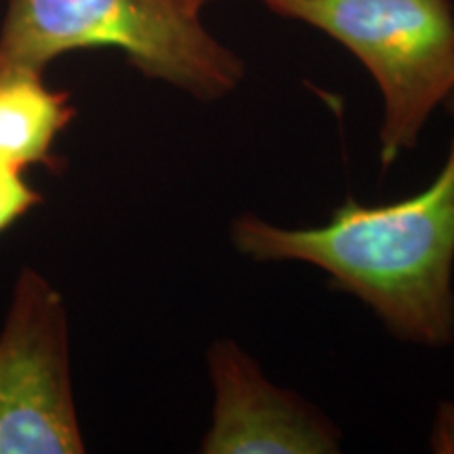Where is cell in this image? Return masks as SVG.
Here are the masks:
<instances>
[{
  "mask_svg": "<svg viewBox=\"0 0 454 454\" xmlns=\"http://www.w3.org/2000/svg\"><path fill=\"white\" fill-rule=\"evenodd\" d=\"M230 236L257 263L320 268L331 286L366 303L406 343L448 348L454 340V135L440 173L417 194L377 207L349 196L314 227L244 213Z\"/></svg>",
  "mask_w": 454,
  "mask_h": 454,
  "instance_id": "1",
  "label": "cell"
},
{
  "mask_svg": "<svg viewBox=\"0 0 454 454\" xmlns=\"http://www.w3.org/2000/svg\"><path fill=\"white\" fill-rule=\"evenodd\" d=\"M81 49H118L144 76L202 101L230 95L244 61L219 43L190 0H7L0 76L43 74Z\"/></svg>",
  "mask_w": 454,
  "mask_h": 454,
  "instance_id": "2",
  "label": "cell"
},
{
  "mask_svg": "<svg viewBox=\"0 0 454 454\" xmlns=\"http://www.w3.org/2000/svg\"><path fill=\"white\" fill-rule=\"evenodd\" d=\"M349 49L383 95L381 162L417 145L429 116L454 89L450 0H261Z\"/></svg>",
  "mask_w": 454,
  "mask_h": 454,
  "instance_id": "3",
  "label": "cell"
},
{
  "mask_svg": "<svg viewBox=\"0 0 454 454\" xmlns=\"http://www.w3.org/2000/svg\"><path fill=\"white\" fill-rule=\"evenodd\" d=\"M81 452L64 299L24 270L0 333V454Z\"/></svg>",
  "mask_w": 454,
  "mask_h": 454,
  "instance_id": "4",
  "label": "cell"
},
{
  "mask_svg": "<svg viewBox=\"0 0 454 454\" xmlns=\"http://www.w3.org/2000/svg\"><path fill=\"white\" fill-rule=\"evenodd\" d=\"M215 389L204 454H331L340 431L294 391L278 387L240 345L219 339L207 351Z\"/></svg>",
  "mask_w": 454,
  "mask_h": 454,
  "instance_id": "5",
  "label": "cell"
},
{
  "mask_svg": "<svg viewBox=\"0 0 454 454\" xmlns=\"http://www.w3.org/2000/svg\"><path fill=\"white\" fill-rule=\"evenodd\" d=\"M74 116L70 93L47 87L43 74L0 76V162L59 170L66 160L53 154V147Z\"/></svg>",
  "mask_w": 454,
  "mask_h": 454,
  "instance_id": "6",
  "label": "cell"
},
{
  "mask_svg": "<svg viewBox=\"0 0 454 454\" xmlns=\"http://www.w3.org/2000/svg\"><path fill=\"white\" fill-rule=\"evenodd\" d=\"M41 202L43 196L24 179V168L0 162V236Z\"/></svg>",
  "mask_w": 454,
  "mask_h": 454,
  "instance_id": "7",
  "label": "cell"
},
{
  "mask_svg": "<svg viewBox=\"0 0 454 454\" xmlns=\"http://www.w3.org/2000/svg\"><path fill=\"white\" fill-rule=\"evenodd\" d=\"M431 448L440 454H454V402H442L431 429Z\"/></svg>",
  "mask_w": 454,
  "mask_h": 454,
  "instance_id": "8",
  "label": "cell"
},
{
  "mask_svg": "<svg viewBox=\"0 0 454 454\" xmlns=\"http://www.w3.org/2000/svg\"><path fill=\"white\" fill-rule=\"evenodd\" d=\"M444 107L454 116V89L450 90V95H448V99L444 101Z\"/></svg>",
  "mask_w": 454,
  "mask_h": 454,
  "instance_id": "9",
  "label": "cell"
},
{
  "mask_svg": "<svg viewBox=\"0 0 454 454\" xmlns=\"http://www.w3.org/2000/svg\"><path fill=\"white\" fill-rule=\"evenodd\" d=\"M192 4H194V7H198V9H202L204 4H208V3H213V0H190Z\"/></svg>",
  "mask_w": 454,
  "mask_h": 454,
  "instance_id": "10",
  "label": "cell"
}]
</instances>
